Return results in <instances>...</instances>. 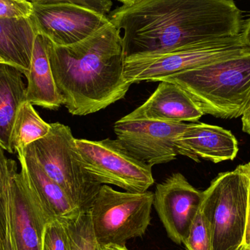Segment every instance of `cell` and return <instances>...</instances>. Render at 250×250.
<instances>
[{"instance_id":"6da1fadb","label":"cell","mask_w":250,"mask_h":250,"mask_svg":"<svg viewBox=\"0 0 250 250\" xmlns=\"http://www.w3.org/2000/svg\"><path fill=\"white\" fill-rule=\"evenodd\" d=\"M108 18L120 32L125 59L236 36L244 26L233 0H140Z\"/></svg>"},{"instance_id":"7a4b0ae2","label":"cell","mask_w":250,"mask_h":250,"mask_svg":"<svg viewBox=\"0 0 250 250\" xmlns=\"http://www.w3.org/2000/svg\"><path fill=\"white\" fill-rule=\"evenodd\" d=\"M42 38L56 86L70 114H95L124 99L131 84L123 75L121 35L111 22L73 45Z\"/></svg>"},{"instance_id":"3957f363","label":"cell","mask_w":250,"mask_h":250,"mask_svg":"<svg viewBox=\"0 0 250 250\" xmlns=\"http://www.w3.org/2000/svg\"><path fill=\"white\" fill-rule=\"evenodd\" d=\"M180 86L204 114L242 117L250 99V53L220 60L165 79Z\"/></svg>"},{"instance_id":"277c9868","label":"cell","mask_w":250,"mask_h":250,"mask_svg":"<svg viewBox=\"0 0 250 250\" xmlns=\"http://www.w3.org/2000/svg\"><path fill=\"white\" fill-rule=\"evenodd\" d=\"M50 125L48 133L24 150L61 187L81 213H88L103 185L85 168L70 128L60 123Z\"/></svg>"},{"instance_id":"5b68a950","label":"cell","mask_w":250,"mask_h":250,"mask_svg":"<svg viewBox=\"0 0 250 250\" xmlns=\"http://www.w3.org/2000/svg\"><path fill=\"white\" fill-rule=\"evenodd\" d=\"M248 179L238 166L220 173L204 191L201 209L211 250H243L248 215Z\"/></svg>"},{"instance_id":"8992f818","label":"cell","mask_w":250,"mask_h":250,"mask_svg":"<svg viewBox=\"0 0 250 250\" xmlns=\"http://www.w3.org/2000/svg\"><path fill=\"white\" fill-rule=\"evenodd\" d=\"M153 203L150 191L120 192L103 185L89 211L98 245L126 247L129 239L142 236L151 222Z\"/></svg>"},{"instance_id":"52a82bcc","label":"cell","mask_w":250,"mask_h":250,"mask_svg":"<svg viewBox=\"0 0 250 250\" xmlns=\"http://www.w3.org/2000/svg\"><path fill=\"white\" fill-rule=\"evenodd\" d=\"M248 53L250 48L244 44L240 34L161 54L127 57L123 75L131 85L160 82L174 75Z\"/></svg>"},{"instance_id":"ba28073f","label":"cell","mask_w":250,"mask_h":250,"mask_svg":"<svg viewBox=\"0 0 250 250\" xmlns=\"http://www.w3.org/2000/svg\"><path fill=\"white\" fill-rule=\"evenodd\" d=\"M83 166L101 185H111L126 192H146L154 183L151 166L132 156L116 140L76 139Z\"/></svg>"},{"instance_id":"9c48e42d","label":"cell","mask_w":250,"mask_h":250,"mask_svg":"<svg viewBox=\"0 0 250 250\" xmlns=\"http://www.w3.org/2000/svg\"><path fill=\"white\" fill-rule=\"evenodd\" d=\"M1 201L7 208L16 250H42V236L53 219L41 205L16 163L9 160V173Z\"/></svg>"},{"instance_id":"30bf717a","label":"cell","mask_w":250,"mask_h":250,"mask_svg":"<svg viewBox=\"0 0 250 250\" xmlns=\"http://www.w3.org/2000/svg\"><path fill=\"white\" fill-rule=\"evenodd\" d=\"M30 16L38 35L58 45L80 42L109 23L108 16L65 3L32 2Z\"/></svg>"},{"instance_id":"8fae6325","label":"cell","mask_w":250,"mask_h":250,"mask_svg":"<svg viewBox=\"0 0 250 250\" xmlns=\"http://www.w3.org/2000/svg\"><path fill=\"white\" fill-rule=\"evenodd\" d=\"M186 123L125 120L114 125L117 140L140 161L152 167L173 161L179 155L177 141Z\"/></svg>"},{"instance_id":"7c38bea8","label":"cell","mask_w":250,"mask_h":250,"mask_svg":"<svg viewBox=\"0 0 250 250\" xmlns=\"http://www.w3.org/2000/svg\"><path fill=\"white\" fill-rule=\"evenodd\" d=\"M204 192L194 188L181 173H175L156 187L154 203L168 237L182 245L201 208Z\"/></svg>"},{"instance_id":"4fadbf2b","label":"cell","mask_w":250,"mask_h":250,"mask_svg":"<svg viewBox=\"0 0 250 250\" xmlns=\"http://www.w3.org/2000/svg\"><path fill=\"white\" fill-rule=\"evenodd\" d=\"M176 144L179 155L197 163L200 158L214 163L233 160L239 152V143L230 131L202 123L188 124Z\"/></svg>"},{"instance_id":"5bb4252c","label":"cell","mask_w":250,"mask_h":250,"mask_svg":"<svg viewBox=\"0 0 250 250\" xmlns=\"http://www.w3.org/2000/svg\"><path fill=\"white\" fill-rule=\"evenodd\" d=\"M204 113L180 86L162 81L141 106L123 117L125 120H152L170 123H197Z\"/></svg>"},{"instance_id":"9a60e30c","label":"cell","mask_w":250,"mask_h":250,"mask_svg":"<svg viewBox=\"0 0 250 250\" xmlns=\"http://www.w3.org/2000/svg\"><path fill=\"white\" fill-rule=\"evenodd\" d=\"M17 154L21 171L41 205L53 219L74 218L81 214L61 187L45 173L30 153L23 150Z\"/></svg>"},{"instance_id":"2e32d148","label":"cell","mask_w":250,"mask_h":250,"mask_svg":"<svg viewBox=\"0 0 250 250\" xmlns=\"http://www.w3.org/2000/svg\"><path fill=\"white\" fill-rule=\"evenodd\" d=\"M27 79L26 101L49 110L58 109L64 100L59 93L51 71L43 38L37 35L30 67L23 73Z\"/></svg>"},{"instance_id":"e0dca14e","label":"cell","mask_w":250,"mask_h":250,"mask_svg":"<svg viewBox=\"0 0 250 250\" xmlns=\"http://www.w3.org/2000/svg\"><path fill=\"white\" fill-rule=\"evenodd\" d=\"M38 33L29 18H0V57L25 73L29 70Z\"/></svg>"},{"instance_id":"ac0fdd59","label":"cell","mask_w":250,"mask_h":250,"mask_svg":"<svg viewBox=\"0 0 250 250\" xmlns=\"http://www.w3.org/2000/svg\"><path fill=\"white\" fill-rule=\"evenodd\" d=\"M26 86L20 69L0 63V146L14 153L12 132L19 107L26 101Z\"/></svg>"},{"instance_id":"d6986e66","label":"cell","mask_w":250,"mask_h":250,"mask_svg":"<svg viewBox=\"0 0 250 250\" xmlns=\"http://www.w3.org/2000/svg\"><path fill=\"white\" fill-rule=\"evenodd\" d=\"M50 128L51 125L42 120L33 105L25 101L19 107L13 125L11 136L13 150L17 153L23 152L29 144L45 136Z\"/></svg>"},{"instance_id":"ffe728a7","label":"cell","mask_w":250,"mask_h":250,"mask_svg":"<svg viewBox=\"0 0 250 250\" xmlns=\"http://www.w3.org/2000/svg\"><path fill=\"white\" fill-rule=\"evenodd\" d=\"M70 238L71 250H96L98 243L89 213H81L71 219L62 220Z\"/></svg>"},{"instance_id":"44dd1931","label":"cell","mask_w":250,"mask_h":250,"mask_svg":"<svg viewBox=\"0 0 250 250\" xmlns=\"http://www.w3.org/2000/svg\"><path fill=\"white\" fill-rule=\"evenodd\" d=\"M42 250H71L70 238L62 220L47 223L42 236Z\"/></svg>"},{"instance_id":"7402d4cb","label":"cell","mask_w":250,"mask_h":250,"mask_svg":"<svg viewBox=\"0 0 250 250\" xmlns=\"http://www.w3.org/2000/svg\"><path fill=\"white\" fill-rule=\"evenodd\" d=\"M183 244L187 250H211L209 231L201 209L192 222Z\"/></svg>"},{"instance_id":"603a6c76","label":"cell","mask_w":250,"mask_h":250,"mask_svg":"<svg viewBox=\"0 0 250 250\" xmlns=\"http://www.w3.org/2000/svg\"><path fill=\"white\" fill-rule=\"evenodd\" d=\"M33 11L32 1L27 0H0V18H29Z\"/></svg>"},{"instance_id":"cb8c5ba5","label":"cell","mask_w":250,"mask_h":250,"mask_svg":"<svg viewBox=\"0 0 250 250\" xmlns=\"http://www.w3.org/2000/svg\"><path fill=\"white\" fill-rule=\"evenodd\" d=\"M47 2L65 3L83 7L108 16L113 5V0H42Z\"/></svg>"},{"instance_id":"d4e9b609","label":"cell","mask_w":250,"mask_h":250,"mask_svg":"<svg viewBox=\"0 0 250 250\" xmlns=\"http://www.w3.org/2000/svg\"><path fill=\"white\" fill-rule=\"evenodd\" d=\"M1 210V234L2 250H16L14 238L12 233L8 212L2 201H0Z\"/></svg>"},{"instance_id":"484cf974","label":"cell","mask_w":250,"mask_h":250,"mask_svg":"<svg viewBox=\"0 0 250 250\" xmlns=\"http://www.w3.org/2000/svg\"><path fill=\"white\" fill-rule=\"evenodd\" d=\"M239 166L246 176L248 183V215H247L246 232H245V246H244V248H245L250 247V162Z\"/></svg>"},{"instance_id":"4316f807","label":"cell","mask_w":250,"mask_h":250,"mask_svg":"<svg viewBox=\"0 0 250 250\" xmlns=\"http://www.w3.org/2000/svg\"><path fill=\"white\" fill-rule=\"evenodd\" d=\"M9 173V160L4 154V149L0 146V201L3 196Z\"/></svg>"},{"instance_id":"83f0119b","label":"cell","mask_w":250,"mask_h":250,"mask_svg":"<svg viewBox=\"0 0 250 250\" xmlns=\"http://www.w3.org/2000/svg\"><path fill=\"white\" fill-rule=\"evenodd\" d=\"M242 41L246 46L250 48V18L244 23L243 29L241 32Z\"/></svg>"},{"instance_id":"f1b7e54d","label":"cell","mask_w":250,"mask_h":250,"mask_svg":"<svg viewBox=\"0 0 250 250\" xmlns=\"http://www.w3.org/2000/svg\"><path fill=\"white\" fill-rule=\"evenodd\" d=\"M242 117V129L250 135V111L244 114Z\"/></svg>"},{"instance_id":"f546056e","label":"cell","mask_w":250,"mask_h":250,"mask_svg":"<svg viewBox=\"0 0 250 250\" xmlns=\"http://www.w3.org/2000/svg\"><path fill=\"white\" fill-rule=\"evenodd\" d=\"M102 248L104 250H128L126 247L114 246V245H109Z\"/></svg>"},{"instance_id":"4dcf8cb0","label":"cell","mask_w":250,"mask_h":250,"mask_svg":"<svg viewBox=\"0 0 250 250\" xmlns=\"http://www.w3.org/2000/svg\"><path fill=\"white\" fill-rule=\"evenodd\" d=\"M117 1H120L125 5H127V4H133V3L140 1V0H117Z\"/></svg>"},{"instance_id":"1f68e13d","label":"cell","mask_w":250,"mask_h":250,"mask_svg":"<svg viewBox=\"0 0 250 250\" xmlns=\"http://www.w3.org/2000/svg\"><path fill=\"white\" fill-rule=\"evenodd\" d=\"M249 111H250V99L249 102H248V105H247L246 110H245V113L249 112Z\"/></svg>"},{"instance_id":"d6a6232c","label":"cell","mask_w":250,"mask_h":250,"mask_svg":"<svg viewBox=\"0 0 250 250\" xmlns=\"http://www.w3.org/2000/svg\"><path fill=\"white\" fill-rule=\"evenodd\" d=\"M0 250H2V247H1V230H0Z\"/></svg>"},{"instance_id":"836d02e7","label":"cell","mask_w":250,"mask_h":250,"mask_svg":"<svg viewBox=\"0 0 250 250\" xmlns=\"http://www.w3.org/2000/svg\"><path fill=\"white\" fill-rule=\"evenodd\" d=\"M96 250H104L102 248H101V246H99V245H98V246H97Z\"/></svg>"},{"instance_id":"e575fe53","label":"cell","mask_w":250,"mask_h":250,"mask_svg":"<svg viewBox=\"0 0 250 250\" xmlns=\"http://www.w3.org/2000/svg\"><path fill=\"white\" fill-rule=\"evenodd\" d=\"M0 63H7L5 62L4 61V60H2V59L0 57Z\"/></svg>"},{"instance_id":"d590c367","label":"cell","mask_w":250,"mask_h":250,"mask_svg":"<svg viewBox=\"0 0 250 250\" xmlns=\"http://www.w3.org/2000/svg\"><path fill=\"white\" fill-rule=\"evenodd\" d=\"M27 1H32V2H34V1H38V0H27Z\"/></svg>"},{"instance_id":"8d00e7d4","label":"cell","mask_w":250,"mask_h":250,"mask_svg":"<svg viewBox=\"0 0 250 250\" xmlns=\"http://www.w3.org/2000/svg\"><path fill=\"white\" fill-rule=\"evenodd\" d=\"M244 249H245V250H250V247H249V248H244Z\"/></svg>"},{"instance_id":"74e56055","label":"cell","mask_w":250,"mask_h":250,"mask_svg":"<svg viewBox=\"0 0 250 250\" xmlns=\"http://www.w3.org/2000/svg\"><path fill=\"white\" fill-rule=\"evenodd\" d=\"M243 250H245V249H244Z\"/></svg>"}]
</instances>
